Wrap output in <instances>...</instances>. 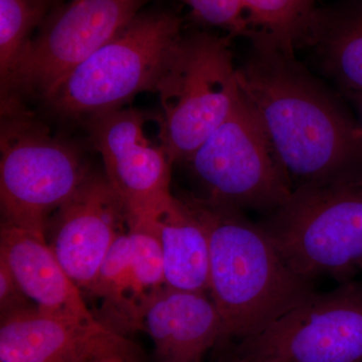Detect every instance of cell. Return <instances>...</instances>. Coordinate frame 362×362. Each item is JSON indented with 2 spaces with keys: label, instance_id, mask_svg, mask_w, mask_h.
Masks as SVG:
<instances>
[{
  "label": "cell",
  "instance_id": "6da1fadb",
  "mask_svg": "<svg viewBox=\"0 0 362 362\" xmlns=\"http://www.w3.org/2000/svg\"><path fill=\"white\" fill-rule=\"evenodd\" d=\"M238 77L292 190L362 175L361 124L294 56L254 42Z\"/></svg>",
  "mask_w": 362,
  "mask_h": 362
},
{
  "label": "cell",
  "instance_id": "7a4b0ae2",
  "mask_svg": "<svg viewBox=\"0 0 362 362\" xmlns=\"http://www.w3.org/2000/svg\"><path fill=\"white\" fill-rule=\"evenodd\" d=\"M192 199L209 228V292L223 320V340L258 334L315 292L242 209Z\"/></svg>",
  "mask_w": 362,
  "mask_h": 362
},
{
  "label": "cell",
  "instance_id": "2e32d148",
  "mask_svg": "<svg viewBox=\"0 0 362 362\" xmlns=\"http://www.w3.org/2000/svg\"><path fill=\"white\" fill-rule=\"evenodd\" d=\"M305 44L345 94L362 92V0L318 9Z\"/></svg>",
  "mask_w": 362,
  "mask_h": 362
},
{
  "label": "cell",
  "instance_id": "d6986e66",
  "mask_svg": "<svg viewBox=\"0 0 362 362\" xmlns=\"http://www.w3.org/2000/svg\"><path fill=\"white\" fill-rule=\"evenodd\" d=\"M136 285L143 299L164 286V262L154 220L127 221Z\"/></svg>",
  "mask_w": 362,
  "mask_h": 362
},
{
  "label": "cell",
  "instance_id": "8fae6325",
  "mask_svg": "<svg viewBox=\"0 0 362 362\" xmlns=\"http://www.w3.org/2000/svg\"><path fill=\"white\" fill-rule=\"evenodd\" d=\"M137 349L98 318L52 315L35 306L1 316V362H136Z\"/></svg>",
  "mask_w": 362,
  "mask_h": 362
},
{
  "label": "cell",
  "instance_id": "ba28073f",
  "mask_svg": "<svg viewBox=\"0 0 362 362\" xmlns=\"http://www.w3.org/2000/svg\"><path fill=\"white\" fill-rule=\"evenodd\" d=\"M188 163L206 190V199L242 211L272 214L291 197V185L243 93L232 113Z\"/></svg>",
  "mask_w": 362,
  "mask_h": 362
},
{
  "label": "cell",
  "instance_id": "30bf717a",
  "mask_svg": "<svg viewBox=\"0 0 362 362\" xmlns=\"http://www.w3.org/2000/svg\"><path fill=\"white\" fill-rule=\"evenodd\" d=\"M105 173L129 220H154L175 199L160 117L131 108L113 109L87 119Z\"/></svg>",
  "mask_w": 362,
  "mask_h": 362
},
{
  "label": "cell",
  "instance_id": "ffe728a7",
  "mask_svg": "<svg viewBox=\"0 0 362 362\" xmlns=\"http://www.w3.org/2000/svg\"><path fill=\"white\" fill-rule=\"evenodd\" d=\"M199 20L235 35L251 37L243 0H185Z\"/></svg>",
  "mask_w": 362,
  "mask_h": 362
},
{
  "label": "cell",
  "instance_id": "5b68a950",
  "mask_svg": "<svg viewBox=\"0 0 362 362\" xmlns=\"http://www.w3.org/2000/svg\"><path fill=\"white\" fill-rule=\"evenodd\" d=\"M181 37L175 14L139 13L71 71L47 104L59 115L89 119L145 90L156 92Z\"/></svg>",
  "mask_w": 362,
  "mask_h": 362
},
{
  "label": "cell",
  "instance_id": "7402d4cb",
  "mask_svg": "<svg viewBox=\"0 0 362 362\" xmlns=\"http://www.w3.org/2000/svg\"><path fill=\"white\" fill-rule=\"evenodd\" d=\"M347 96L351 99L352 103L356 106L357 120H358L362 128V92L352 93V94H349Z\"/></svg>",
  "mask_w": 362,
  "mask_h": 362
},
{
  "label": "cell",
  "instance_id": "7c38bea8",
  "mask_svg": "<svg viewBox=\"0 0 362 362\" xmlns=\"http://www.w3.org/2000/svg\"><path fill=\"white\" fill-rule=\"evenodd\" d=\"M127 211L106 177L90 173L47 223L45 239L81 290L94 284Z\"/></svg>",
  "mask_w": 362,
  "mask_h": 362
},
{
  "label": "cell",
  "instance_id": "5bb4252c",
  "mask_svg": "<svg viewBox=\"0 0 362 362\" xmlns=\"http://www.w3.org/2000/svg\"><path fill=\"white\" fill-rule=\"evenodd\" d=\"M0 259L6 262L23 291L40 311L68 318H97L45 237L2 223Z\"/></svg>",
  "mask_w": 362,
  "mask_h": 362
},
{
  "label": "cell",
  "instance_id": "9c48e42d",
  "mask_svg": "<svg viewBox=\"0 0 362 362\" xmlns=\"http://www.w3.org/2000/svg\"><path fill=\"white\" fill-rule=\"evenodd\" d=\"M240 349L247 362H362V284L314 292Z\"/></svg>",
  "mask_w": 362,
  "mask_h": 362
},
{
  "label": "cell",
  "instance_id": "ac0fdd59",
  "mask_svg": "<svg viewBox=\"0 0 362 362\" xmlns=\"http://www.w3.org/2000/svg\"><path fill=\"white\" fill-rule=\"evenodd\" d=\"M52 0H0V78L7 80Z\"/></svg>",
  "mask_w": 362,
  "mask_h": 362
},
{
  "label": "cell",
  "instance_id": "4fadbf2b",
  "mask_svg": "<svg viewBox=\"0 0 362 362\" xmlns=\"http://www.w3.org/2000/svg\"><path fill=\"white\" fill-rule=\"evenodd\" d=\"M140 329L154 344L158 362H202L223 340V320L206 293L159 288L140 304Z\"/></svg>",
  "mask_w": 362,
  "mask_h": 362
},
{
  "label": "cell",
  "instance_id": "e0dca14e",
  "mask_svg": "<svg viewBox=\"0 0 362 362\" xmlns=\"http://www.w3.org/2000/svg\"><path fill=\"white\" fill-rule=\"evenodd\" d=\"M317 0H243L252 40L294 56L315 18Z\"/></svg>",
  "mask_w": 362,
  "mask_h": 362
},
{
  "label": "cell",
  "instance_id": "52a82bcc",
  "mask_svg": "<svg viewBox=\"0 0 362 362\" xmlns=\"http://www.w3.org/2000/svg\"><path fill=\"white\" fill-rule=\"evenodd\" d=\"M145 0H71L42 23L1 84V101L47 103L71 71L139 14Z\"/></svg>",
  "mask_w": 362,
  "mask_h": 362
},
{
  "label": "cell",
  "instance_id": "8992f818",
  "mask_svg": "<svg viewBox=\"0 0 362 362\" xmlns=\"http://www.w3.org/2000/svg\"><path fill=\"white\" fill-rule=\"evenodd\" d=\"M164 145L171 162H188L242 96L228 40L182 35L157 84Z\"/></svg>",
  "mask_w": 362,
  "mask_h": 362
},
{
  "label": "cell",
  "instance_id": "44dd1931",
  "mask_svg": "<svg viewBox=\"0 0 362 362\" xmlns=\"http://www.w3.org/2000/svg\"><path fill=\"white\" fill-rule=\"evenodd\" d=\"M21 289L13 272L4 259H0V313L1 316L28 308L33 305Z\"/></svg>",
  "mask_w": 362,
  "mask_h": 362
},
{
  "label": "cell",
  "instance_id": "9a60e30c",
  "mask_svg": "<svg viewBox=\"0 0 362 362\" xmlns=\"http://www.w3.org/2000/svg\"><path fill=\"white\" fill-rule=\"evenodd\" d=\"M154 221L163 252L164 286L181 291L209 292V228L192 197H175Z\"/></svg>",
  "mask_w": 362,
  "mask_h": 362
},
{
  "label": "cell",
  "instance_id": "3957f363",
  "mask_svg": "<svg viewBox=\"0 0 362 362\" xmlns=\"http://www.w3.org/2000/svg\"><path fill=\"white\" fill-rule=\"evenodd\" d=\"M89 175L80 152L54 137L25 104L1 101L0 204L4 223L45 237L52 214Z\"/></svg>",
  "mask_w": 362,
  "mask_h": 362
},
{
  "label": "cell",
  "instance_id": "277c9868",
  "mask_svg": "<svg viewBox=\"0 0 362 362\" xmlns=\"http://www.w3.org/2000/svg\"><path fill=\"white\" fill-rule=\"evenodd\" d=\"M301 277L362 269V175L303 185L261 225Z\"/></svg>",
  "mask_w": 362,
  "mask_h": 362
}]
</instances>
